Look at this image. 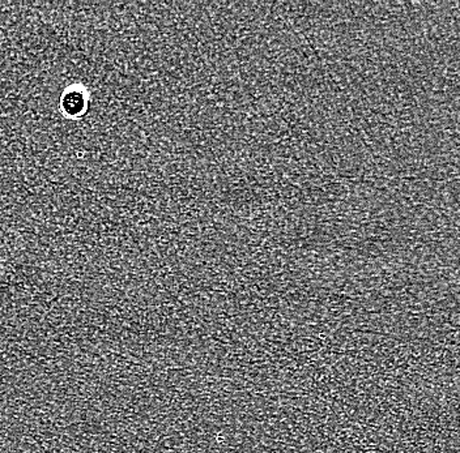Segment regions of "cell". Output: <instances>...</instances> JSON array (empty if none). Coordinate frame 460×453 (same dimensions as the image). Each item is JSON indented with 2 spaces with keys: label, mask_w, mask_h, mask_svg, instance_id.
<instances>
[{
  "label": "cell",
  "mask_w": 460,
  "mask_h": 453,
  "mask_svg": "<svg viewBox=\"0 0 460 453\" xmlns=\"http://www.w3.org/2000/svg\"><path fill=\"white\" fill-rule=\"evenodd\" d=\"M91 94L80 83L67 85L59 99L60 113L71 120L83 119L88 114Z\"/></svg>",
  "instance_id": "obj_1"
}]
</instances>
